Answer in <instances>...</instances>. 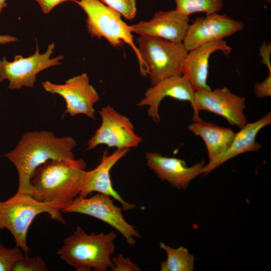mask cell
I'll list each match as a JSON object with an SVG mask.
<instances>
[{
    "instance_id": "1",
    "label": "cell",
    "mask_w": 271,
    "mask_h": 271,
    "mask_svg": "<svg viewBox=\"0 0 271 271\" xmlns=\"http://www.w3.org/2000/svg\"><path fill=\"white\" fill-rule=\"evenodd\" d=\"M76 145L73 138H58L50 131L25 132L15 148L4 155L17 169V192L32 196L31 180L37 168L50 160L75 159L73 150Z\"/></svg>"
},
{
    "instance_id": "2",
    "label": "cell",
    "mask_w": 271,
    "mask_h": 271,
    "mask_svg": "<svg viewBox=\"0 0 271 271\" xmlns=\"http://www.w3.org/2000/svg\"><path fill=\"white\" fill-rule=\"evenodd\" d=\"M86 167L82 159L46 162L37 168L31 180L32 196L60 211L79 196Z\"/></svg>"
},
{
    "instance_id": "3",
    "label": "cell",
    "mask_w": 271,
    "mask_h": 271,
    "mask_svg": "<svg viewBox=\"0 0 271 271\" xmlns=\"http://www.w3.org/2000/svg\"><path fill=\"white\" fill-rule=\"evenodd\" d=\"M116 237L114 232L87 234L78 226L64 240L57 253L76 271H106L113 266L111 255Z\"/></svg>"
},
{
    "instance_id": "4",
    "label": "cell",
    "mask_w": 271,
    "mask_h": 271,
    "mask_svg": "<svg viewBox=\"0 0 271 271\" xmlns=\"http://www.w3.org/2000/svg\"><path fill=\"white\" fill-rule=\"evenodd\" d=\"M42 213H47L51 219L66 224L60 210L36 200L29 194L17 192L0 201V230L8 229L16 247L27 254L29 251L27 242L28 230L35 218Z\"/></svg>"
},
{
    "instance_id": "5",
    "label": "cell",
    "mask_w": 271,
    "mask_h": 271,
    "mask_svg": "<svg viewBox=\"0 0 271 271\" xmlns=\"http://www.w3.org/2000/svg\"><path fill=\"white\" fill-rule=\"evenodd\" d=\"M75 2L86 14V27L91 36L103 38L114 47H120L124 43L128 44L137 56L141 74L147 76L146 67L134 43L129 25L122 21L121 15L100 0H79Z\"/></svg>"
},
{
    "instance_id": "6",
    "label": "cell",
    "mask_w": 271,
    "mask_h": 271,
    "mask_svg": "<svg viewBox=\"0 0 271 271\" xmlns=\"http://www.w3.org/2000/svg\"><path fill=\"white\" fill-rule=\"evenodd\" d=\"M137 41L152 85L164 78L182 75L188 52L183 43L145 35H140Z\"/></svg>"
},
{
    "instance_id": "7",
    "label": "cell",
    "mask_w": 271,
    "mask_h": 271,
    "mask_svg": "<svg viewBox=\"0 0 271 271\" xmlns=\"http://www.w3.org/2000/svg\"><path fill=\"white\" fill-rule=\"evenodd\" d=\"M60 211L82 214L104 222L120 233L130 246L136 244V238L141 237L135 227L124 218L122 209L114 204L110 196L104 194L97 193L90 197H76Z\"/></svg>"
},
{
    "instance_id": "8",
    "label": "cell",
    "mask_w": 271,
    "mask_h": 271,
    "mask_svg": "<svg viewBox=\"0 0 271 271\" xmlns=\"http://www.w3.org/2000/svg\"><path fill=\"white\" fill-rule=\"evenodd\" d=\"M55 48L54 43L49 45L46 51L40 54L37 46L35 53L31 56H15L13 61L5 57L0 59V83L5 79L9 81V88L19 89L22 87H33L37 75L49 67L59 65L63 56L51 58Z\"/></svg>"
},
{
    "instance_id": "9",
    "label": "cell",
    "mask_w": 271,
    "mask_h": 271,
    "mask_svg": "<svg viewBox=\"0 0 271 271\" xmlns=\"http://www.w3.org/2000/svg\"><path fill=\"white\" fill-rule=\"evenodd\" d=\"M100 126L87 142V150L100 145L116 149H130L139 146L142 139L135 132L129 118L108 105L99 111Z\"/></svg>"
},
{
    "instance_id": "10",
    "label": "cell",
    "mask_w": 271,
    "mask_h": 271,
    "mask_svg": "<svg viewBox=\"0 0 271 271\" xmlns=\"http://www.w3.org/2000/svg\"><path fill=\"white\" fill-rule=\"evenodd\" d=\"M42 86L47 92L58 94L64 99L66 109L63 116L65 114L71 116L82 114L96 119L94 105L99 100V95L90 84L86 73L70 78L64 84L46 81L42 83Z\"/></svg>"
},
{
    "instance_id": "11",
    "label": "cell",
    "mask_w": 271,
    "mask_h": 271,
    "mask_svg": "<svg viewBox=\"0 0 271 271\" xmlns=\"http://www.w3.org/2000/svg\"><path fill=\"white\" fill-rule=\"evenodd\" d=\"M191 105L193 115L205 110L223 117L230 124L240 129L247 123L244 113L245 98L232 93L226 87L195 91L194 102Z\"/></svg>"
},
{
    "instance_id": "12",
    "label": "cell",
    "mask_w": 271,
    "mask_h": 271,
    "mask_svg": "<svg viewBox=\"0 0 271 271\" xmlns=\"http://www.w3.org/2000/svg\"><path fill=\"white\" fill-rule=\"evenodd\" d=\"M243 22L218 13L199 17L190 24L183 44L188 51L203 44L223 40L241 31Z\"/></svg>"
},
{
    "instance_id": "13",
    "label": "cell",
    "mask_w": 271,
    "mask_h": 271,
    "mask_svg": "<svg viewBox=\"0 0 271 271\" xmlns=\"http://www.w3.org/2000/svg\"><path fill=\"white\" fill-rule=\"evenodd\" d=\"M130 149H116L112 154L104 151L99 164L93 169L86 171L79 196L85 197L92 192L104 194L119 202L123 210L137 207L125 201L112 186L110 172L112 167L129 152Z\"/></svg>"
},
{
    "instance_id": "14",
    "label": "cell",
    "mask_w": 271,
    "mask_h": 271,
    "mask_svg": "<svg viewBox=\"0 0 271 271\" xmlns=\"http://www.w3.org/2000/svg\"><path fill=\"white\" fill-rule=\"evenodd\" d=\"M147 166L153 170L162 181H166L178 189H186L190 182L203 174L205 161L188 167L182 159L167 157L156 152H148Z\"/></svg>"
},
{
    "instance_id": "15",
    "label": "cell",
    "mask_w": 271,
    "mask_h": 271,
    "mask_svg": "<svg viewBox=\"0 0 271 271\" xmlns=\"http://www.w3.org/2000/svg\"><path fill=\"white\" fill-rule=\"evenodd\" d=\"M189 16L176 10L160 11L148 21L128 26L131 33L182 43L190 25Z\"/></svg>"
},
{
    "instance_id": "16",
    "label": "cell",
    "mask_w": 271,
    "mask_h": 271,
    "mask_svg": "<svg viewBox=\"0 0 271 271\" xmlns=\"http://www.w3.org/2000/svg\"><path fill=\"white\" fill-rule=\"evenodd\" d=\"M195 90L183 75L173 76L160 80L146 91L144 97L138 103L139 106H148V113L157 123L160 121L159 113L162 100L170 97L177 100L189 101L194 100Z\"/></svg>"
},
{
    "instance_id": "17",
    "label": "cell",
    "mask_w": 271,
    "mask_h": 271,
    "mask_svg": "<svg viewBox=\"0 0 271 271\" xmlns=\"http://www.w3.org/2000/svg\"><path fill=\"white\" fill-rule=\"evenodd\" d=\"M221 51L229 56L231 48L224 40L211 42L188 51L184 63L182 75L185 77L195 91L210 90L207 84L209 61L212 54Z\"/></svg>"
},
{
    "instance_id": "18",
    "label": "cell",
    "mask_w": 271,
    "mask_h": 271,
    "mask_svg": "<svg viewBox=\"0 0 271 271\" xmlns=\"http://www.w3.org/2000/svg\"><path fill=\"white\" fill-rule=\"evenodd\" d=\"M271 123V112H268L258 120L246 123L237 133L227 150L215 162L203 167V174L207 175L227 161L240 154L257 152L261 146L256 142L259 131Z\"/></svg>"
},
{
    "instance_id": "19",
    "label": "cell",
    "mask_w": 271,
    "mask_h": 271,
    "mask_svg": "<svg viewBox=\"0 0 271 271\" xmlns=\"http://www.w3.org/2000/svg\"><path fill=\"white\" fill-rule=\"evenodd\" d=\"M193 123L188 129L204 141L207 150L210 164L216 161L229 147L235 132L229 128L222 127L201 119L199 114L193 115Z\"/></svg>"
},
{
    "instance_id": "20",
    "label": "cell",
    "mask_w": 271,
    "mask_h": 271,
    "mask_svg": "<svg viewBox=\"0 0 271 271\" xmlns=\"http://www.w3.org/2000/svg\"><path fill=\"white\" fill-rule=\"evenodd\" d=\"M160 247L167 254V259L161 262V271H192L194 270L195 258L188 250L183 246L172 248L163 242Z\"/></svg>"
},
{
    "instance_id": "21",
    "label": "cell",
    "mask_w": 271,
    "mask_h": 271,
    "mask_svg": "<svg viewBox=\"0 0 271 271\" xmlns=\"http://www.w3.org/2000/svg\"><path fill=\"white\" fill-rule=\"evenodd\" d=\"M175 10L189 16L199 12L211 14L219 12L223 7L222 0H174Z\"/></svg>"
},
{
    "instance_id": "22",
    "label": "cell",
    "mask_w": 271,
    "mask_h": 271,
    "mask_svg": "<svg viewBox=\"0 0 271 271\" xmlns=\"http://www.w3.org/2000/svg\"><path fill=\"white\" fill-rule=\"evenodd\" d=\"M45 261L40 257L23 255L15 262L12 271H48Z\"/></svg>"
},
{
    "instance_id": "23",
    "label": "cell",
    "mask_w": 271,
    "mask_h": 271,
    "mask_svg": "<svg viewBox=\"0 0 271 271\" xmlns=\"http://www.w3.org/2000/svg\"><path fill=\"white\" fill-rule=\"evenodd\" d=\"M104 4L128 20L134 18L137 13L135 0H100Z\"/></svg>"
},
{
    "instance_id": "24",
    "label": "cell",
    "mask_w": 271,
    "mask_h": 271,
    "mask_svg": "<svg viewBox=\"0 0 271 271\" xmlns=\"http://www.w3.org/2000/svg\"><path fill=\"white\" fill-rule=\"evenodd\" d=\"M22 255L19 248H9L0 243V271H12L15 262Z\"/></svg>"
},
{
    "instance_id": "25",
    "label": "cell",
    "mask_w": 271,
    "mask_h": 271,
    "mask_svg": "<svg viewBox=\"0 0 271 271\" xmlns=\"http://www.w3.org/2000/svg\"><path fill=\"white\" fill-rule=\"evenodd\" d=\"M113 264L112 271H140V267L134 263L129 258L125 257L122 254L111 258Z\"/></svg>"
},
{
    "instance_id": "26",
    "label": "cell",
    "mask_w": 271,
    "mask_h": 271,
    "mask_svg": "<svg viewBox=\"0 0 271 271\" xmlns=\"http://www.w3.org/2000/svg\"><path fill=\"white\" fill-rule=\"evenodd\" d=\"M253 92L258 98H264L271 95V73L262 82L254 85Z\"/></svg>"
},
{
    "instance_id": "27",
    "label": "cell",
    "mask_w": 271,
    "mask_h": 271,
    "mask_svg": "<svg viewBox=\"0 0 271 271\" xmlns=\"http://www.w3.org/2000/svg\"><path fill=\"white\" fill-rule=\"evenodd\" d=\"M259 55L261 58V63L265 65L269 71L271 73V63L270 56L271 54V44L270 42L266 43L263 42L259 49Z\"/></svg>"
},
{
    "instance_id": "28",
    "label": "cell",
    "mask_w": 271,
    "mask_h": 271,
    "mask_svg": "<svg viewBox=\"0 0 271 271\" xmlns=\"http://www.w3.org/2000/svg\"><path fill=\"white\" fill-rule=\"evenodd\" d=\"M38 3L42 11L45 14H49L58 5L67 2H75L76 0H34Z\"/></svg>"
},
{
    "instance_id": "29",
    "label": "cell",
    "mask_w": 271,
    "mask_h": 271,
    "mask_svg": "<svg viewBox=\"0 0 271 271\" xmlns=\"http://www.w3.org/2000/svg\"><path fill=\"white\" fill-rule=\"evenodd\" d=\"M18 39L10 35H0V44H6L17 41Z\"/></svg>"
},
{
    "instance_id": "30",
    "label": "cell",
    "mask_w": 271,
    "mask_h": 271,
    "mask_svg": "<svg viewBox=\"0 0 271 271\" xmlns=\"http://www.w3.org/2000/svg\"><path fill=\"white\" fill-rule=\"evenodd\" d=\"M7 0H0V14H1L3 9L7 6Z\"/></svg>"
},
{
    "instance_id": "31",
    "label": "cell",
    "mask_w": 271,
    "mask_h": 271,
    "mask_svg": "<svg viewBox=\"0 0 271 271\" xmlns=\"http://www.w3.org/2000/svg\"><path fill=\"white\" fill-rule=\"evenodd\" d=\"M261 1H265L268 3H271V0H261Z\"/></svg>"
},
{
    "instance_id": "32",
    "label": "cell",
    "mask_w": 271,
    "mask_h": 271,
    "mask_svg": "<svg viewBox=\"0 0 271 271\" xmlns=\"http://www.w3.org/2000/svg\"><path fill=\"white\" fill-rule=\"evenodd\" d=\"M0 238H1V236H0Z\"/></svg>"
}]
</instances>
